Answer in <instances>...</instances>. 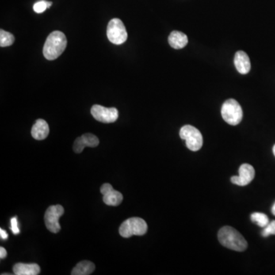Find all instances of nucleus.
Wrapping results in <instances>:
<instances>
[{"label": "nucleus", "mask_w": 275, "mask_h": 275, "mask_svg": "<svg viewBox=\"0 0 275 275\" xmlns=\"http://www.w3.org/2000/svg\"><path fill=\"white\" fill-rule=\"evenodd\" d=\"M40 271V267L37 264L18 263L13 267V272L16 275H37Z\"/></svg>", "instance_id": "14"}, {"label": "nucleus", "mask_w": 275, "mask_h": 275, "mask_svg": "<svg viewBox=\"0 0 275 275\" xmlns=\"http://www.w3.org/2000/svg\"><path fill=\"white\" fill-rule=\"evenodd\" d=\"M95 265L91 261H82L78 263L71 272L72 275H91L95 270Z\"/></svg>", "instance_id": "16"}, {"label": "nucleus", "mask_w": 275, "mask_h": 275, "mask_svg": "<svg viewBox=\"0 0 275 275\" xmlns=\"http://www.w3.org/2000/svg\"><path fill=\"white\" fill-rule=\"evenodd\" d=\"M100 144V141L96 135L86 133L76 139L74 144V151L77 154L82 152L86 147L95 148Z\"/></svg>", "instance_id": "11"}, {"label": "nucleus", "mask_w": 275, "mask_h": 275, "mask_svg": "<svg viewBox=\"0 0 275 275\" xmlns=\"http://www.w3.org/2000/svg\"><path fill=\"white\" fill-rule=\"evenodd\" d=\"M235 68L242 74H247L251 70V62L249 56L242 51H237L234 58Z\"/></svg>", "instance_id": "12"}, {"label": "nucleus", "mask_w": 275, "mask_h": 275, "mask_svg": "<svg viewBox=\"0 0 275 275\" xmlns=\"http://www.w3.org/2000/svg\"><path fill=\"white\" fill-rule=\"evenodd\" d=\"M106 35L109 42L117 45L126 42L128 39L127 28L119 19L110 20L107 26Z\"/></svg>", "instance_id": "5"}, {"label": "nucleus", "mask_w": 275, "mask_h": 275, "mask_svg": "<svg viewBox=\"0 0 275 275\" xmlns=\"http://www.w3.org/2000/svg\"><path fill=\"white\" fill-rule=\"evenodd\" d=\"M91 114L96 120L103 123H112L119 118V111L117 109L106 108L100 105H94L91 108Z\"/></svg>", "instance_id": "8"}, {"label": "nucleus", "mask_w": 275, "mask_h": 275, "mask_svg": "<svg viewBox=\"0 0 275 275\" xmlns=\"http://www.w3.org/2000/svg\"><path fill=\"white\" fill-rule=\"evenodd\" d=\"M64 212L62 205H54L47 208L44 214V222L47 230L53 233H59L61 230L59 219Z\"/></svg>", "instance_id": "7"}, {"label": "nucleus", "mask_w": 275, "mask_h": 275, "mask_svg": "<svg viewBox=\"0 0 275 275\" xmlns=\"http://www.w3.org/2000/svg\"><path fill=\"white\" fill-rule=\"evenodd\" d=\"M15 37L10 32H5L4 30H0V46L8 47L14 43Z\"/></svg>", "instance_id": "18"}, {"label": "nucleus", "mask_w": 275, "mask_h": 275, "mask_svg": "<svg viewBox=\"0 0 275 275\" xmlns=\"http://www.w3.org/2000/svg\"><path fill=\"white\" fill-rule=\"evenodd\" d=\"M261 235L263 237H268L271 235H275V220L272 221L268 223V226H265L263 230Z\"/></svg>", "instance_id": "19"}, {"label": "nucleus", "mask_w": 275, "mask_h": 275, "mask_svg": "<svg viewBox=\"0 0 275 275\" xmlns=\"http://www.w3.org/2000/svg\"><path fill=\"white\" fill-rule=\"evenodd\" d=\"M49 134V127L44 119H39L35 122L32 128V135L36 140H44Z\"/></svg>", "instance_id": "13"}, {"label": "nucleus", "mask_w": 275, "mask_h": 275, "mask_svg": "<svg viewBox=\"0 0 275 275\" xmlns=\"http://www.w3.org/2000/svg\"><path fill=\"white\" fill-rule=\"evenodd\" d=\"M180 137L186 141V146L190 151H197L203 146V139L201 132L195 127L187 125L181 128Z\"/></svg>", "instance_id": "6"}, {"label": "nucleus", "mask_w": 275, "mask_h": 275, "mask_svg": "<svg viewBox=\"0 0 275 275\" xmlns=\"http://www.w3.org/2000/svg\"><path fill=\"white\" fill-rule=\"evenodd\" d=\"M148 225L142 218L132 217L127 219L119 227V233L123 238L132 235H143L147 233Z\"/></svg>", "instance_id": "3"}, {"label": "nucleus", "mask_w": 275, "mask_h": 275, "mask_svg": "<svg viewBox=\"0 0 275 275\" xmlns=\"http://www.w3.org/2000/svg\"><path fill=\"white\" fill-rule=\"evenodd\" d=\"M100 192L104 196L103 200L106 205L116 207L123 201V194L119 191L113 189L111 184H104L100 188Z\"/></svg>", "instance_id": "10"}, {"label": "nucleus", "mask_w": 275, "mask_h": 275, "mask_svg": "<svg viewBox=\"0 0 275 275\" xmlns=\"http://www.w3.org/2000/svg\"><path fill=\"white\" fill-rule=\"evenodd\" d=\"M273 153H274V154H275V146H274V147H273Z\"/></svg>", "instance_id": "25"}, {"label": "nucleus", "mask_w": 275, "mask_h": 275, "mask_svg": "<svg viewBox=\"0 0 275 275\" xmlns=\"http://www.w3.org/2000/svg\"><path fill=\"white\" fill-rule=\"evenodd\" d=\"M238 176L232 177L231 181L233 184L238 186H246L253 181L255 176V170L254 168L249 164H243L241 165L238 170Z\"/></svg>", "instance_id": "9"}, {"label": "nucleus", "mask_w": 275, "mask_h": 275, "mask_svg": "<svg viewBox=\"0 0 275 275\" xmlns=\"http://www.w3.org/2000/svg\"><path fill=\"white\" fill-rule=\"evenodd\" d=\"M11 230L13 232V234L15 235H18V234H20V230L19 228V226H18V220L17 217L15 216V217L12 218L11 219Z\"/></svg>", "instance_id": "21"}, {"label": "nucleus", "mask_w": 275, "mask_h": 275, "mask_svg": "<svg viewBox=\"0 0 275 275\" xmlns=\"http://www.w3.org/2000/svg\"><path fill=\"white\" fill-rule=\"evenodd\" d=\"M67 44V38L63 32L60 31L51 32L48 35L43 48L44 58L49 61L57 59L64 51Z\"/></svg>", "instance_id": "2"}, {"label": "nucleus", "mask_w": 275, "mask_h": 275, "mask_svg": "<svg viewBox=\"0 0 275 275\" xmlns=\"http://www.w3.org/2000/svg\"><path fill=\"white\" fill-rule=\"evenodd\" d=\"M46 9H48V6H47V1H44V0L36 2L33 6L34 11L36 13H44Z\"/></svg>", "instance_id": "20"}, {"label": "nucleus", "mask_w": 275, "mask_h": 275, "mask_svg": "<svg viewBox=\"0 0 275 275\" xmlns=\"http://www.w3.org/2000/svg\"><path fill=\"white\" fill-rule=\"evenodd\" d=\"M272 213H273V215H275V203H274L273 207H272Z\"/></svg>", "instance_id": "24"}, {"label": "nucleus", "mask_w": 275, "mask_h": 275, "mask_svg": "<svg viewBox=\"0 0 275 275\" xmlns=\"http://www.w3.org/2000/svg\"><path fill=\"white\" fill-rule=\"evenodd\" d=\"M221 114L225 121L231 126L239 124L243 117L242 107L234 99H230L225 102L221 109Z\"/></svg>", "instance_id": "4"}, {"label": "nucleus", "mask_w": 275, "mask_h": 275, "mask_svg": "<svg viewBox=\"0 0 275 275\" xmlns=\"http://www.w3.org/2000/svg\"><path fill=\"white\" fill-rule=\"evenodd\" d=\"M0 235H1V238L3 239V240H6L8 237H9L7 233H6L5 230H2V229H0Z\"/></svg>", "instance_id": "23"}, {"label": "nucleus", "mask_w": 275, "mask_h": 275, "mask_svg": "<svg viewBox=\"0 0 275 275\" xmlns=\"http://www.w3.org/2000/svg\"><path fill=\"white\" fill-rule=\"evenodd\" d=\"M7 255V253H6V250H5L4 248H0V258L1 259H3Z\"/></svg>", "instance_id": "22"}, {"label": "nucleus", "mask_w": 275, "mask_h": 275, "mask_svg": "<svg viewBox=\"0 0 275 275\" xmlns=\"http://www.w3.org/2000/svg\"><path fill=\"white\" fill-rule=\"evenodd\" d=\"M218 238L219 242L227 249L237 252H243L247 249L248 243L246 238L240 233L230 226H224L220 229L218 233Z\"/></svg>", "instance_id": "1"}, {"label": "nucleus", "mask_w": 275, "mask_h": 275, "mask_svg": "<svg viewBox=\"0 0 275 275\" xmlns=\"http://www.w3.org/2000/svg\"><path fill=\"white\" fill-rule=\"evenodd\" d=\"M169 42L174 49H181L188 44V38L183 32L174 31L169 35Z\"/></svg>", "instance_id": "15"}, {"label": "nucleus", "mask_w": 275, "mask_h": 275, "mask_svg": "<svg viewBox=\"0 0 275 275\" xmlns=\"http://www.w3.org/2000/svg\"><path fill=\"white\" fill-rule=\"evenodd\" d=\"M251 219L253 223L259 226L260 227L265 228V226H268L269 223V219L266 214L262 213V212H253L251 215Z\"/></svg>", "instance_id": "17"}]
</instances>
